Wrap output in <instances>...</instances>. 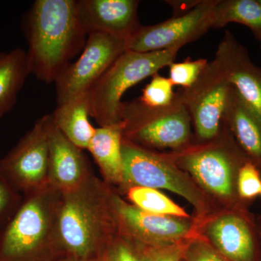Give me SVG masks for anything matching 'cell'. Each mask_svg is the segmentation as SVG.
Returning a JSON list of instances; mask_svg holds the SVG:
<instances>
[{"mask_svg":"<svg viewBox=\"0 0 261 261\" xmlns=\"http://www.w3.org/2000/svg\"><path fill=\"white\" fill-rule=\"evenodd\" d=\"M255 221H256L257 229H258L259 233H260L261 237V214L259 215L257 217H255Z\"/></svg>","mask_w":261,"mask_h":261,"instance_id":"1f68e13d","label":"cell"},{"mask_svg":"<svg viewBox=\"0 0 261 261\" xmlns=\"http://www.w3.org/2000/svg\"><path fill=\"white\" fill-rule=\"evenodd\" d=\"M18 192L0 168V224L11 219L19 207Z\"/></svg>","mask_w":261,"mask_h":261,"instance_id":"83f0119b","label":"cell"},{"mask_svg":"<svg viewBox=\"0 0 261 261\" xmlns=\"http://www.w3.org/2000/svg\"><path fill=\"white\" fill-rule=\"evenodd\" d=\"M0 168L17 191L29 195L49 186L47 115L0 161Z\"/></svg>","mask_w":261,"mask_h":261,"instance_id":"4fadbf2b","label":"cell"},{"mask_svg":"<svg viewBox=\"0 0 261 261\" xmlns=\"http://www.w3.org/2000/svg\"><path fill=\"white\" fill-rule=\"evenodd\" d=\"M259 43H260V51H261V39H260V40L258 41Z\"/></svg>","mask_w":261,"mask_h":261,"instance_id":"e575fe53","label":"cell"},{"mask_svg":"<svg viewBox=\"0 0 261 261\" xmlns=\"http://www.w3.org/2000/svg\"><path fill=\"white\" fill-rule=\"evenodd\" d=\"M113 190L91 174L80 186L61 192L58 240L68 255L94 260L119 233L113 206Z\"/></svg>","mask_w":261,"mask_h":261,"instance_id":"7a4b0ae2","label":"cell"},{"mask_svg":"<svg viewBox=\"0 0 261 261\" xmlns=\"http://www.w3.org/2000/svg\"><path fill=\"white\" fill-rule=\"evenodd\" d=\"M124 192L132 187L166 190L188 201L195 208L196 221H201L219 209L195 181L178 167L168 153L156 152L122 139Z\"/></svg>","mask_w":261,"mask_h":261,"instance_id":"5b68a950","label":"cell"},{"mask_svg":"<svg viewBox=\"0 0 261 261\" xmlns=\"http://www.w3.org/2000/svg\"><path fill=\"white\" fill-rule=\"evenodd\" d=\"M121 122L96 128L88 150L93 156L108 185L121 187L123 182Z\"/></svg>","mask_w":261,"mask_h":261,"instance_id":"ac0fdd59","label":"cell"},{"mask_svg":"<svg viewBox=\"0 0 261 261\" xmlns=\"http://www.w3.org/2000/svg\"><path fill=\"white\" fill-rule=\"evenodd\" d=\"M196 222L198 234L228 261H261V237L248 208H219Z\"/></svg>","mask_w":261,"mask_h":261,"instance_id":"9c48e42d","label":"cell"},{"mask_svg":"<svg viewBox=\"0 0 261 261\" xmlns=\"http://www.w3.org/2000/svg\"><path fill=\"white\" fill-rule=\"evenodd\" d=\"M260 197H261V190H260Z\"/></svg>","mask_w":261,"mask_h":261,"instance_id":"8d00e7d4","label":"cell"},{"mask_svg":"<svg viewBox=\"0 0 261 261\" xmlns=\"http://www.w3.org/2000/svg\"><path fill=\"white\" fill-rule=\"evenodd\" d=\"M128 202L148 214L192 219V216L181 206L175 203L167 196L155 189L132 187L125 190Z\"/></svg>","mask_w":261,"mask_h":261,"instance_id":"7402d4cb","label":"cell"},{"mask_svg":"<svg viewBox=\"0 0 261 261\" xmlns=\"http://www.w3.org/2000/svg\"><path fill=\"white\" fill-rule=\"evenodd\" d=\"M93 261H106V258H105L104 255H102V256L97 257V258L94 259Z\"/></svg>","mask_w":261,"mask_h":261,"instance_id":"d6a6232c","label":"cell"},{"mask_svg":"<svg viewBox=\"0 0 261 261\" xmlns=\"http://www.w3.org/2000/svg\"><path fill=\"white\" fill-rule=\"evenodd\" d=\"M168 154L219 208H248L239 197L237 181L250 161L224 123L214 140Z\"/></svg>","mask_w":261,"mask_h":261,"instance_id":"3957f363","label":"cell"},{"mask_svg":"<svg viewBox=\"0 0 261 261\" xmlns=\"http://www.w3.org/2000/svg\"><path fill=\"white\" fill-rule=\"evenodd\" d=\"M49 185L61 192L80 186L92 174L82 149L57 127L47 115Z\"/></svg>","mask_w":261,"mask_h":261,"instance_id":"2e32d148","label":"cell"},{"mask_svg":"<svg viewBox=\"0 0 261 261\" xmlns=\"http://www.w3.org/2000/svg\"><path fill=\"white\" fill-rule=\"evenodd\" d=\"M214 60L244 100L261 115V68L229 31L225 32Z\"/></svg>","mask_w":261,"mask_h":261,"instance_id":"9a60e30c","label":"cell"},{"mask_svg":"<svg viewBox=\"0 0 261 261\" xmlns=\"http://www.w3.org/2000/svg\"><path fill=\"white\" fill-rule=\"evenodd\" d=\"M231 23L245 25L260 40L261 5L257 0H218L213 29L224 28Z\"/></svg>","mask_w":261,"mask_h":261,"instance_id":"44dd1931","label":"cell"},{"mask_svg":"<svg viewBox=\"0 0 261 261\" xmlns=\"http://www.w3.org/2000/svg\"><path fill=\"white\" fill-rule=\"evenodd\" d=\"M94 260H89V259L82 258V257L73 256V255H67L61 260L57 261H93Z\"/></svg>","mask_w":261,"mask_h":261,"instance_id":"4dcf8cb0","label":"cell"},{"mask_svg":"<svg viewBox=\"0 0 261 261\" xmlns=\"http://www.w3.org/2000/svg\"><path fill=\"white\" fill-rule=\"evenodd\" d=\"M89 92L58 105L51 114L53 121L62 133L82 149L88 148L96 130L89 120Z\"/></svg>","mask_w":261,"mask_h":261,"instance_id":"d6986e66","label":"cell"},{"mask_svg":"<svg viewBox=\"0 0 261 261\" xmlns=\"http://www.w3.org/2000/svg\"><path fill=\"white\" fill-rule=\"evenodd\" d=\"M113 206L119 233L144 247L186 243L198 236L195 218L181 219L148 214L113 192Z\"/></svg>","mask_w":261,"mask_h":261,"instance_id":"30bf717a","label":"cell"},{"mask_svg":"<svg viewBox=\"0 0 261 261\" xmlns=\"http://www.w3.org/2000/svg\"><path fill=\"white\" fill-rule=\"evenodd\" d=\"M103 255L106 261H142L140 245L120 233L110 243Z\"/></svg>","mask_w":261,"mask_h":261,"instance_id":"484cf974","label":"cell"},{"mask_svg":"<svg viewBox=\"0 0 261 261\" xmlns=\"http://www.w3.org/2000/svg\"><path fill=\"white\" fill-rule=\"evenodd\" d=\"M179 49L137 53L126 50L89 92V111L99 126L120 122L122 97L130 87L175 61Z\"/></svg>","mask_w":261,"mask_h":261,"instance_id":"8992f818","label":"cell"},{"mask_svg":"<svg viewBox=\"0 0 261 261\" xmlns=\"http://www.w3.org/2000/svg\"><path fill=\"white\" fill-rule=\"evenodd\" d=\"M0 237H1V234H0Z\"/></svg>","mask_w":261,"mask_h":261,"instance_id":"74e56055","label":"cell"},{"mask_svg":"<svg viewBox=\"0 0 261 261\" xmlns=\"http://www.w3.org/2000/svg\"><path fill=\"white\" fill-rule=\"evenodd\" d=\"M31 74L27 51L15 48L0 53V112L6 114L17 102V98Z\"/></svg>","mask_w":261,"mask_h":261,"instance_id":"ffe728a7","label":"cell"},{"mask_svg":"<svg viewBox=\"0 0 261 261\" xmlns=\"http://www.w3.org/2000/svg\"><path fill=\"white\" fill-rule=\"evenodd\" d=\"M208 61L204 58L192 60L190 58L180 63L173 62L169 65V80L173 86L188 89L197 82Z\"/></svg>","mask_w":261,"mask_h":261,"instance_id":"cb8c5ba5","label":"cell"},{"mask_svg":"<svg viewBox=\"0 0 261 261\" xmlns=\"http://www.w3.org/2000/svg\"><path fill=\"white\" fill-rule=\"evenodd\" d=\"M23 29L31 74L46 83L56 82L83 50L88 36L76 0H37L25 15Z\"/></svg>","mask_w":261,"mask_h":261,"instance_id":"6da1fadb","label":"cell"},{"mask_svg":"<svg viewBox=\"0 0 261 261\" xmlns=\"http://www.w3.org/2000/svg\"><path fill=\"white\" fill-rule=\"evenodd\" d=\"M201 1V0H200ZM199 0L196 1H167L168 4L172 8L173 17L185 15L191 11L199 3Z\"/></svg>","mask_w":261,"mask_h":261,"instance_id":"f546056e","label":"cell"},{"mask_svg":"<svg viewBox=\"0 0 261 261\" xmlns=\"http://www.w3.org/2000/svg\"><path fill=\"white\" fill-rule=\"evenodd\" d=\"M152 80L142 90L140 97L137 98L142 104L149 107L161 108L169 106L173 102L176 93L169 78L159 73L152 75Z\"/></svg>","mask_w":261,"mask_h":261,"instance_id":"603a6c76","label":"cell"},{"mask_svg":"<svg viewBox=\"0 0 261 261\" xmlns=\"http://www.w3.org/2000/svg\"><path fill=\"white\" fill-rule=\"evenodd\" d=\"M120 122L123 138L146 148L176 152L193 143L191 118L177 92L165 107H149L137 98L123 102Z\"/></svg>","mask_w":261,"mask_h":261,"instance_id":"52a82bcc","label":"cell"},{"mask_svg":"<svg viewBox=\"0 0 261 261\" xmlns=\"http://www.w3.org/2000/svg\"><path fill=\"white\" fill-rule=\"evenodd\" d=\"M189 241L156 247H144L140 245L142 261H182Z\"/></svg>","mask_w":261,"mask_h":261,"instance_id":"f1b7e54d","label":"cell"},{"mask_svg":"<svg viewBox=\"0 0 261 261\" xmlns=\"http://www.w3.org/2000/svg\"><path fill=\"white\" fill-rule=\"evenodd\" d=\"M234 88L214 60L208 62L191 87L177 94L191 118L194 143L214 140L221 132Z\"/></svg>","mask_w":261,"mask_h":261,"instance_id":"ba28073f","label":"cell"},{"mask_svg":"<svg viewBox=\"0 0 261 261\" xmlns=\"http://www.w3.org/2000/svg\"><path fill=\"white\" fill-rule=\"evenodd\" d=\"M4 113H2V112H0V118H2V117H3V116H4Z\"/></svg>","mask_w":261,"mask_h":261,"instance_id":"836d02e7","label":"cell"},{"mask_svg":"<svg viewBox=\"0 0 261 261\" xmlns=\"http://www.w3.org/2000/svg\"><path fill=\"white\" fill-rule=\"evenodd\" d=\"M223 123L247 159L261 169V115L233 90Z\"/></svg>","mask_w":261,"mask_h":261,"instance_id":"e0dca14e","label":"cell"},{"mask_svg":"<svg viewBox=\"0 0 261 261\" xmlns=\"http://www.w3.org/2000/svg\"><path fill=\"white\" fill-rule=\"evenodd\" d=\"M218 0H201L186 14L151 25H140L126 41V50L137 53L179 49L202 37L214 25Z\"/></svg>","mask_w":261,"mask_h":261,"instance_id":"8fae6325","label":"cell"},{"mask_svg":"<svg viewBox=\"0 0 261 261\" xmlns=\"http://www.w3.org/2000/svg\"><path fill=\"white\" fill-rule=\"evenodd\" d=\"M260 168L247 161L239 171L237 189L240 200L248 206L250 202L260 196L261 175Z\"/></svg>","mask_w":261,"mask_h":261,"instance_id":"d4e9b609","label":"cell"},{"mask_svg":"<svg viewBox=\"0 0 261 261\" xmlns=\"http://www.w3.org/2000/svg\"><path fill=\"white\" fill-rule=\"evenodd\" d=\"M137 0H79L77 11L87 34L128 40L140 27Z\"/></svg>","mask_w":261,"mask_h":261,"instance_id":"5bb4252c","label":"cell"},{"mask_svg":"<svg viewBox=\"0 0 261 261\" xmlns=\"http://www.w3.org/2000/svg\"><path fill=\"white\" fill-rule=\"evenodd\" d=\"M182 261H228L202 237L196 236L187 244Z\"/></svg>","mask_w":261,"mask_h":261,"instance_id":"4316f807","label":"cell"},{"mask_svg":"<svg viewBox=\"0 0 261 261\" xmlns=\"http://www.w3.org/2000/svg\"><path fill=\"white\" fill-rule=\"evenodd\" d=\"M61 192L49 185L27 195L0 237V261H37L62 250L58 217Z\"/></svg>","mask_w":261,"mask_h":261,"instance_id":"277c9868","label":"cell"},{"mask_svg":"<svg viewBox=\"0 0 261 261\" xmlns=\"http://www.w3.org/2000/svg\"><path fill=\"white\" fill-rule=\"evenodd\" d=\"M126 50V40L104 34H89L80 58L70 63L55 82L58 106L89 92Z\"/></svg>","mask_w":261,"mask_h":261,"instance_id":"7c38bea8","label":"cell"},{"mask_svg":"<svg viewBox=\"0 0 261 261\" xmlns=\"http://www.w3.org/2000/svg\"><path fill=\"white\" fill-rule=\"evenodd\" d=\"M257 1H258V3L261 5V0H257Z\"/></svg>","mask_w":261,"mask_h":261,"instance_id":"d590c367","label":"cell"}]
</instances>
